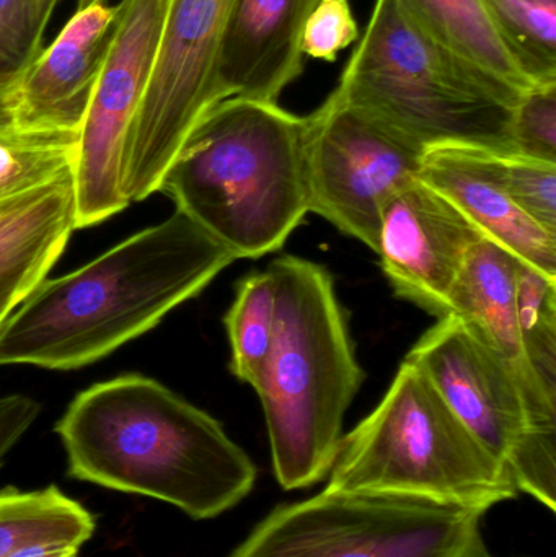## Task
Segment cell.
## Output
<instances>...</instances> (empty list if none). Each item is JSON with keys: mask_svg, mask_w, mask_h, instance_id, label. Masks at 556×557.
<instances>
[{"mask_svg": "<svg viewBox=\"0 0 556 557\" xmlns=\"http://www.w3.org/2000/svg\"><path fill=\"white\" fill-rule=\"evenodd\" d=\"M234 261L176 209L97 260L39 282L0 324V366L74 370L97 362L152 330Z\"/></svg>", "mask_w": 556, "mask_h": 557, "instance_id": "obj_1", "label": "cell"}, {"mask_svg": "<svg viewBox=\"0 0 556 557\" xmlns=\"http://www.w3.org/2000/svg\"><path fill=\"white\" fill-rule=\"evenodd\" d=\"M55 434L75 480L162 500L195 520L227 512L257 481L221 422L136 373L78 393Z\"/></svg>", "mask_w": 556, "mask_h": 557, "instance_id": "obj_2", "label": "cell"}, {"mask_svg": "<svg viewBox=\"0 0 556 557\" xmlns=\"http://www.w3.org/2000/svg\"><path fill=\"white\" fill-rule=\"evenodd\" d=\"M304 129L306 117L277 103L219 101L180 147L159 191L235 260L274 253L309 214Z\"/></svg>", "mask_w": 556, "mask_h": 557, "instance_id": "obj_3", "label": "cell"}, {"mask_svg": "<svg viewBox=\"0 0 556 557\" xmlns=\"http://www.w3.org/2000/svg\"><path fill=\"white\" fill-rule=\"evenodd\" d=\"M268 270L276 278V327L255 392L277 483L306 490L329 476L365 373L332 274L289 255Z\"/></svg>", "mask_w": 556, "mask_h": 557, "instance_id": "obj_4", "label": "cell"}, {"mask_svg": "<svg viewBox=\"0 0 556 557\" xmlns=\"http://www.w3.org/2000/svg\"><path fill=\"white\" fill-rule=\"evenodd\" d=\"M330 95L424 152L466 146L516 156L512 114L521 91L434 41L400 0H375Z\"/></svg>", "mask_w": 556, "mask_h": 557, "instance_id": "obj_5", "label": "cell"}, {"mask_svg": "<svg viewBox=\"0 0 556 557\" xmlns=\"http://www.w3.org/2000/svg\"><path fill=\"white\" fill-rule=\"evenodd\" d=\"M326 490L415 497L483 513L519 496L505 465L408 359L374 411L343 435Z\"/></svg>", "mask_w": 556, "mask_h": 557, "instance_id": "obj_6", "label": "cell"}, {"mask_svg": "<svg viewBox=\"0 0 556 557\" xmlns=\"http://www.w3.org/2000/svg\"><path fill=\"white\" fill-rule=\"evenodd\" d=\"M483 516L415 497L325 487L276 507L228 557H492Z\"/></svg>", "mask_w": 556, "mask_h": 557, "instance_id": "obj_7", "label": "cell"}, {"mask_svg": "<svg viewBox=\"0 0 556 557\" xmlns=\"http://www.w3.org/2000/svg\"><path fill=\"white\" fill-rule=\"evenodd\" d=\"M235 0H170L121 163L127 205L159 191L193 127L222 101L219 64Z\"/></svg>", "mask_w": 556, "mask_h": 557, "instance_id": "obj_8", "label": "cell"}, {"mask_svg": "<svg viewBox=\"0 0 556 557\" xmlns=\"http://www.w3.org/2000/svg\"><path fill=\"white\" fill-rule=\"evenodd\" d=\"M304 117L309 212L375 253L382 211L418 180L424 150L332 95Z\"/></svg>", "mask_w": 556, "mask_h": 557, "instance_id": "obj_9", "label": "cell"}, {"mask_svg": "<svg viewBox=\"0 0 556 557\" xmlns=\"http://www.w3.org/2000/svg\"><path fill=\"white\" fill-rule=\"evenodd\" d=\"M170 0H121L110 48L81 127L74 166L77 228L127 206L121 189L124 146L143 100Z\"/></svg>", "mask_w": 556, "mask_h": 557, "instance_id": "obj_10", "label": "cell"}, {"mask_svg": "<svg viewBox=\"0 0 556 557\" xmlns=\"http://www.w3.org/2000/svg\"><path fill=\"white\" fill-rule=\"evenodd\" d=\"M407 359L420 367L450 411L508 470L531 431L524 393L509 367L454 314L440 318Z\"/></svg>", "mask_w": 556, "mask_h": 557, "instance_id": "obj_11", "label": "cell"}, {"mask_svg": "<svg viewBox=\"0 0 556 557\" xmlns=\"http://www.w3.org/2000/svg\"><path fill=\"white\" fill-rule=\"evenodd\" d=\"M485 238L449 199L418 178L382 211L375 253L398 297L443 318L467 257Z\"/></svg>", "mask_w": 556, "mask_h": 557, "instance_id": "obj_12", "label": "cell"}, {"mask_svg": "<svg viewBox=\"0 0 556 557\" xmlns=\"http://www.w3.org/2000/svg\"><path fill=\"white\" fill-rule=\"evenodd\" d=\"M114 18L110 3L75 9L54 41L0 90V116L18 126L81 131Z\"/></svg>", "mask_w": 556, "mask_h": 557, "instance_id": "obj_13", "label": "cell"}, {"mask_svg": "<svg viewBox=\"0 0 556 557\" xmlns=\"http://www.w3.org/2000/svg\"><path fill=\"white\" fill-rule=\"evenodd\" d=\"M503 160L505 156L479 147H433L424 152L418 178L449 199L489 240L556 277V235L535 224L512 201Z\"/></svg>", "mask_w": 556, "mask_h": 557, "instance_id": "obj_14", "label": "cell"}, {"mask_svg": "<svg viewBox=\"0 0 556 557\" xmlns=\"http://www.w3.org/2000/svg\"><path fill=\"white\" fill-rule=\"evenodd\" d=\"M519 263L489 238L477 244L450 292L447 314L459 318L515 373L528 403L529 432H556V399L541 388L522 350L516 307Z\"/></svg>", "mask_w": 556, "mask_h": 557, "instance_id": "obj_15", "label": "cell"}, {"mask_svg": "<svg viewBox=\"0 0 556 557\" xmlns=\"http://www.w3.org/2000/svg\"><path fill=\"white\" fill-rule=\"evenodd\" d=\"M320 0H235L219 64L222 100L277 103L302 75L300 41Z\"/></svg>", "mask_w": 556, "mask_h": 557, "instance_id": "obj_16", "label": "cell"}, {"mask_svg": "<svg viewBox=\"0 0 556 557\" xmlns=\"http://www.w3.org/2000/svg\"><path fill=\"white\" fill-rule=\"evenodd\" d=\"M75 228L74 172L0 201V323L45 281Z\"/></svg>", "mask_w": 556, "mask_h": 557, "instance_id": "obj_17", "label": "cell"}, {"mask_svg": "<svg viewBox=\"0 0 556 557\" xmlns=\"http://www.w3.org/2000/svg\"><path fill=\"white\" fill-rule=\"evenodd\" d=\"M411 18L447 51L489 77L524 91L539 87L522 71L482 0H400Z\"/></svg>", "mask_w": 556, "mask_h": 557, "instance_id": "obj_18", "label": "cell"}, {"mask_svg": "<svg viewBox=\"0 0 556 557\" xmlns=\"http://www.w3.org/2000/svg\"><path fill=\"white\" fill-rule=\"evenodd\" d=\"M94 533V516L58 486L0 491V557L42 542L74 543L82 548Z\"/></svg>", "mask_w": 556, "mask_h": 557, "instance_id": "obj_19", "label": "cell"}, {"mask_svg": "<svg viewBox=\"0 0 556 557\" xmlns=\"http://www.w3.org/2000/svg\"><path fill=\"white\" fill-rule=\"evenodd\" d=\"M81 131L42 129L0 116V201L74 172Z\"/></svg>", "mask_w": 556, "mask_h": 557, "instance_id": "obj_20", "label": "cell"}, {"mask_svg": "<svg viewBox=\"0 0 556 557\" xmlns=\"http://www.w3.org/2000/svg\"><path fill=\"white\" fill-rule=\"evenodd\" d=\"M277 287L270 270L242 278L224 323L231 343V370L238 380L257 386L273 346Z\"/></svg>", "mask_w": 556, "mask_h": 557, "instance_id": "obj_21", "label": "cell"}, {"mask_svg": "<svg viewBox=\"0 0 556 557\" xmlns=\"http://www.w3.org/2000/svg\"><path fill=\"white\" fill-rule=\"evenodd\" d=\"M503 41L535 85L556 84V0H482Z\"/></svg>", "mask_w": 556, "mask_h": 557, "instance_id": "obj_22", "label": "cell"}, {"mask_svg": "<svg viewBox=\"0 0 556 557\" xmlns=\"http://www.w3.org/2000/svg\"><path fill=\"white\" fill-rule=\"evenodd\" d=\"M516 307L526 360L541 388L556 399V277L521 261Z\"/></svg>", "mask_w": 556, "mask_h": 557, "instance_id": "obj_23", "label": "cell"}, {"mask_svg": "<svg viewBox=\"0 0 556 557\" xmlns=\"http://www.w3.org/2000/svg\"><path fill=\"white\" fill-rule=\"evenodd\" d=\"M511 133L516 156L556 163V84L539 85L521 95Z\"/></svg>", "mask_w": 556, "mask_h": 557, "instance_id": "obj_24", "label": "cell"}, {"mask_svg": "<svg viewBox=\"0 0 556 557\" xmlns=\"http://www.w3.org/2000/svg\"><path fill=\"white\" fill-rule=\"evenodd\" d=\"M506 188L518 208L556 235V163L509 156L503 160Z\"/></svg>", "mask_w": 556, "mask_h": 557, "instance_id": "obj_25", "label": "cell"}, {"mask_svg": "<svg viewBox=\"0 0 556 557\" xmlns=\"http://www.w3.org/2000/svg\"><path fill=\"white\" fill-rule=\"evenodd\" d=\"M45 32L25 0H0V90L42 51Z\"/></svg>", "mask_w": 556, "mask_h": 557, "instance_id": "obj_26", "label": "cell"}, {"mask_svg": "<svg viewBox=\"0 0 556 557\" xmlns=\"http://www.w3.org/2000/svg\"><path fill=\"white\" fill-rule=\"evenodd\" d=\"M359 39V26L349 0H320L304 26V55L335 62L338 54Z\"/></svg>", "mask_w": 556, "mask_h": 557, "instance_id": "obj_27", "label": "cell"}, {"mask_svg": "<svg viewBox=\"0 0 556 557\" xmlns=\"http://www.w3.org/2000/svg\"><path fill=\"white\" fill-rule=\"evenodd\" d=\"M39 411L41 406L28 396L12 395L0 398V467L7 455L38 419Z\"/></svg>", "mask_w": 556, "mask_h": 557, "instance_id": "obj_28", "label": "cell"}, {"mask_svg": "<svg viewBox=\"0 0 556 557\" xmlns=\"http://www.w3.org/2000/svg\"><path fill=\"white\" fill-rule=\"evenodd\" d=\"M81 546L65 542H42L23 546L9 557H77Z\"/></svg>", "mask_w": 556, "mask_h": 557, "instance_id": "obj_29", "label": "cell"}, {"mask_svg": "<svg viewBox=\"0 0 556 557\" xmlns=\"http://www.w3.org/2000/svg\"><path fill=\"white\" fill-rule=\"evenodd\" d=\"M25 2L35 22L38 23L42 29L48 28L49 20H51L52 12H54L59 0H25Z\"/></svg>", "mask_w": 556, "mask_h": 557, "instance_id": "obj_30", "label": "cell"}, {"mask_svg": "<svg viewBox=\"0 0 556 557\" xmlns=\"http://www.w3.org/2000/svg\"><path fill=\"white\" fill-rule=\"evenodd\" d=\"M94 2H103L110 3V0H77V9H82V7L90 5Z\"/></svg>", "mask_w": 556, "mask_h": 557, "instance_id": "obj_31", "label": "cell"}, {"mask_svg": "<svg viewBox=\"0 0 556 557\" xmlns=\"http://www.w3.org/2000/svg\"><path fill=\"white\" fill-rule=\"evenodd\" d=\"M0 324H2V323H0Z\"/></svg>", "mask_w": 556, "mask_h": 557, "instance_id": "obj_32", "label": "cell"}]
</instances>
